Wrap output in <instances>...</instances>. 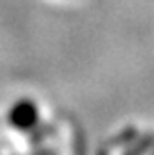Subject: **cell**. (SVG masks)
Here are the masks:
<instances>
[{
  "mask_svg": "<svg viewBox=\"0 0 154 155\" xmlns=\"http://www.w3.org/2000/svg\"><path fill=\"white\" fill-rule=\"evenodd\" d=\"M37 118H39V111H37V105L33 102H30L28 98L17 102L11 111H9V122L19 127V129H30L37 124Z\"/></svg>",
  "mask_w": 154,
  "mask_h": 155,
  "instance_id": "obj_1",
  "label": "cell"
}]
</instances>
